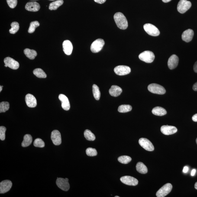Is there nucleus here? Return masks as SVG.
<instances>
[{"instance_id":"1","label":"nucleus","mask_w":197,"mask_h":197,"mask_svg":"<svg viewBox=\"0 0 197 197\" xmlns=\"http://www.w3.org/2000/svg\"><path fill=\"white\" fill-rule=\"evenodd\" d=\"M114 21L119 28L125 30L128 27V24L127 19L122 13L118 12L114 14Z\"/></svg>"},{"instance_id":"2","label":"nucleus","mask_w":197,"mask_h":197,"mask_svg":"<svg viewBox=\"0 0 197 197\" xmlns=\"http://www.w3.org/2000/svg\"><path fill=\"white\" fill-rule=\"evenodd\" d=\"M148 89L150 92L155 94L163 95L166 93V90L163 86L158 84L152 83L148 86Z\"/></svg>"},{"instance_id":"3","label":"nucleus","mask_w":197,"mask_h":197,"mask_svg":"<svg viewBox=\"0 0 197 197\" xmlns=\"http://www.w3.org/2000/svg\"><path fill=\"white\" fill-rule=\"evenodd\" d=\"M139 58L142 61L146 63H152L154 60L155 56L152 52L150 51H145L139 55Z\"/></svg>"},{"instance_id":"4","label":"nucleus","mask_w":197,"mask_h":197,"mask_svg":"<svg viewBox=\"0 0 197 197\" xmlns=\"http://www.w3.org/2000/svg\"><path fill=\"white\" fill-rule=\"evenodd\" d=\"M105 43L102 39H98L93 42L91 46V50L92 53H97L101 51L103 48Z\"/></svg>"},{"instance_id":"5","label":"nucleus","mask_w":197,"mask_h":197,"mask_svg":"<svg viewBox=\"0 0 197 197\" xmlns=\"http://www.w3.org/2000/svg\"><path fill=\"white\" fill-rule=\"evenodd\" d=\"M191 5L192 4L189 1L180 0L177 5V10L180 13H184L191 8Z\"/></svg>"},{"instance_id":"6","label":"nucleus","mask_w":197,"mask_h":197,"mask_svg":"<svg viewBox=\"0 0 197 197\" xmlns=\"http://www.w3.org/2000/svg\"><path fill=\"white\" fill-rule=\"evenodd\" d=\"M143 28L145 31L149 35L153 36H157L160 34V32L157 27L153 24H146L143 26Z\"/></svg>"},{"instance_id":"7","label":"nucleus","mask_w":197,"mask_h":197,"mask_svg":"<svg viewBox=\"0 0 197 197\" xmlns=\"http://www.w3.org/2000/svg\"><path fill=\"white\" fill-rule=\"evenodd\" d=\"M172 189V185L170 183H167L162 187L156 193L157 197H164L171 192Z\"/></svg>"},{"instance_id":"8","label":"nucleus","mask_w":197,"mask_h":197,"mask_svg":"<svg viewBox=\"0 0 197 197\" xmlns=\"http://www.w3.org/2000/svg\"><path fill=\"white\" fill-rule=\"evenodd\" d=\"M68 178L63 179L62 178H57L56 180V184L58 187L64 191H67L70 188V185Z\"/></svg>"},{"instance_id":"9","label":"nucleus","mask_w":197,"mask_h":197,"mask_svg":"<svg viewBox=\"0 0 197 197\" xmlns=\"http://www.w3.org/2000/svg\"><path fill=\"white\" fill-rule=\"evenodd\" d=\"M139 144L145 150L152 152L154 150V147L149 140L145 138H140L139 140Z\"/></svg>"},{"instance_id":"10","label":"nucleus","mask_w":197,"mask_h":197,"mask_svg":"<svg viewBox=\"0 0 197 197\" xmlns=\"http://www.w3.org/2000/svg\"><path fill=\"white\" fill-rule=\"evenodd\" d=\"M114 71L117 75L124 76L130 73L131 72V69L128 66H119L115 68Z\"/></svg>"},{"instance_id":"11","label":"nucleus","mask_w":197,"mask_h":197,"mask_svg":"<svg viewBox=\"0 0 197 197\" xmlns=\"http://www.w3.org/2000/svg\"><path fill=\"white\" fill-rule=\"evenodd\" d=\"M6 67H8L13 69H17L19 68L20 64L18 61L10 57L5 58L4 60Z\"/></svg>"},{"instance_id":"12","label":"nucleus","mask_w":197,"mask_h":197,"mask_svg":"<svg viewBox=\"0 0 197 197\" xmlns=\"http://www.w3.org/2000/svg\"><path fill=\"white\" fill-rule=\"evenodd\" d=\"M120 180L125 184L130 186H136L138 182V180L136 178L128 176L122 177L120 178Z\"/></svg>"},{"instance_id":"13","label":"nucleus","mask_w":197,"mask_h":197,"mask_svg":"<svg viewBox=\"0 0 197 197\" xmlns=\"http://www.w3.org/2000/svg\"><path fill=\"white\" fill-rule=\"evenodd\" d=\"M12 182L9 180L2 181L0 183V193L5 194L8 192L12 186Z\"/></svg>"},{"instance_id":"14","label":"nucleus","mask_w":197,"mask_h":197,"mask_svg":"<svg viewBox=\"0 0 197 197\" xmlns=\"http://www.w3.org/2000/svg\"><path fill=\"white\" fill-rule=\"evenodd\" d=\"M51 139L53 144L55 145H59L61 144V135L58 130H54L52 131Z\"/></svg>"},{"instance_id":"15","label":"nucleus","mask_w":197,"mask_h":197,"mask_svg":"<svg viewBox=\"0 0 197 197\" xmlns=\"http://www.w3.org/2000/svg\"><path fill=\"white\" fill-rule=\"evenodd\" d=\"M161 131L163 134L169 135L176 133L177 131V129L176 127L173 126L163 125L161 128Z\"/></svg>"},{"instance_id":"16","label":"nucleus","mask_w":197,"mask_h":197,"mask_svg":"<svg viewBox=\"0 0 197 197\" xmlns=\"http://www.w3.org/2000/svg\"><path fill=\"white\" fill-rule=\"evenodd\" d=\"M25 101L27 106L31 108H34L37 106V102L36 98L31 94H27L25 96Z\"/></svg>"},{"instance_id":"17","label":"nucleus","mask_w":197,"mask_h":197,"mask_svg":"<svg viewBox=\"0 0 197 197\" xmlns=\"http://www.w3.org/2000/svg\"><path fill=\"white\" fill-rule=\"evenodd\" d=\"M59 98L61 101L62 108L65 110H69L70 109V105L67 97L64 94H61L59 95Z\"/></svg>"},{"instance_id":"18","label":"nucleus","mask_w":197,"mask_h":197,"mask_svg":"<svg viewBox=\"0 0 197 197\" xmlns=\"http://www.w3.org/2000/svg\"><path fill=\"white\" fill-rule=\"evenodd\" d=\"M179 59L177 56L175 54L172 55L170 56L168 61V66L170 69L175 68L178 66Z\"/></svg>"},{"instance_id":"19","label":"nucleus","mask_w":197,"mask_h":197,"mask_svg":"<svg viewBox=\"0 0 197 197\" xmlns=\"http://www.w3.org/2000/svg\"><path fill=\"white\" fill-rule=\"evenodd\" d=\"M25 8L27 11L36 12L40 9V6L37 2H30L26 4Z\"/></svg>"},{"instance_id":"20","label":"nucleus","mask_w":197,"mask_h":197,"mask_svg":"<svg viewBox=\"0 0 197 197\" xmlns=\"http://www.w3.org/2000/svg\"><path fill=\"white\" fill-rule=\"evenodd\" d=\"M194 35L193 30L191 29L185 30L182 34V39L184 41L188 43L192 40Z\"/></svg>"},{"instance_id":"21","label":"nucleus","mask_w":197,"mask_h":197,"mask_svg":"<svg viewBox=\"0 0 197 197\" xmlns=\"http://www.w3.org/2000/svg\"><path fill=\"white\" fill-rule=\"evenodd\" d=\"M63 51L64 53L67 55H70L72 53L73 50V46L70 41L69 40H65L63 43Z\"/></svg>"},{"instance_id":"22","label":"nucleus","mask_w":197,"mask_h":197,"mask_svg":"<svg viewBox=\"0 0 197 197\" xmlns=\"http://www.w3.org/2000/svg\"><path fill=\"white\" fill-rule=\"evenodd\" d=\"M122 92V90L119 87L113 85L111 86L109 89V92L111 96L117 97L121 95Z\"/></svg>"},{"instance_id":"23","label":"nucleus","mask_w":197,"mask_h":197,"mask_svg":"<svg viewBox=\"0 0 197 197\" xmlns=\"http://www.w3.org/2000/svg\"><path fill=\"white\" fill-rule=\"evenodd\" d=\"M152 112L154 115L159 116H162L166 115L167 113L166 110L160 107H156L153 108Z\"/></svg>"},{"instance_id":"24","label":"nucleus","mask_w":197,"mask_h":197,"mask_svg":"<svg viewBox=\"0 0 197 197\" xmlns=\"http://www.w3.org/2000/svg\"><path fill=\"white\" fill-rule=\"evenodd\" d=\"M32 140V137L30 134H26L24 136V140L22 143V146L23 147H27L31 144Z\"/></svg>"},{"instance_id":"25","label":"nucleus","mask_w":197,"mask_h":197,"mask_svg":"<svg viewBox=\"0 0 197 197\" xmlns=\"http://www.w3.org/2000/svg\"><path fill=\"white\" fill-rule=\"evenodd\" d=\"M24 54L29 59L33 60L37 56V53L35 50L27 48L24 50Z\"/></svg>"},{"instance_id":"26","label":"nucleus","mask_w":197,"mask_h":197,"mask_svg":"<svg viewBox=\"0 0 197 197\" xmlns=\"http://www.w3.org/2000/svg\"><path fill=\"white\" fill-rule=\"evenodd\" d=\"M136 169L139 173L145 174L147 172V168L144 163L142 162H138L136 165Z\"/></svg>"},{"instance_id":"27","label":"nucleus","mask_w":197,"mask_h":197,"mask_svg":"<svg viewBox=\"0 0 197 197\" xmlns=\"http://www.w3.org/2000/svg\"><path fill=\"white\" fill-rule=\"evenodd\" d=\"M64 3L63 0H57L51 3L49 6V9L50 10H56L58 8L61 6Z\"/></svg>"},{"instance_id":"28","label":"nucleus","mask_w":197,"mask_h":197,"mask_svg":"<svg viewBox=\"0 0 197 197\" xmlns=\"http://www.w3.org/2000/svg\"><path fill=\"white\" fill-rule=\"evenodd\" d=\"M92 92L94 98L96 100H99L101 97V92L99 88L96 85H93Z\"/></svg>"},{"instance_id":"29","label":"nucleus","mask_w":197,"mask_h":197,"mask_svg":"<svg viewBox=\"0 0 197 197\" xmlns=\"http://www.w3.org/2000/svg\"><path fill=\"white\" fill-rule=\"evenodd\" d=\"M34 74L37 77L40 78H45L47 77L46 74L43 69L41 68L35 69L33 72Z\"/></svg>"},{"instance_id":"30","label":"nucleus","mask_w":197,"mask_h":197,"mask_svg":"<svg viewBox=\"0 0 197 197\" xmlns=\"http://www.w3.org/2000/svg\"><path fill=\"white\" fill-rule=\"evenodd\" d=\"M85 138L89 141H93L95 140L96 137L93 133L89 130H86L84 132Z\"/></svg>"},{"instance_id":"31","label":"nucleus","mask_w":197,"mask_h":197,"mask_svg":"<svg viewBox=\"0 0 197 197\" xmlns=\"http://www.w3.org/2000/svg\"><path fill=\"white\" fill-rule=\"evenodd\" d=\"M132 109L131 105H122L119 107L118 111L119 112L125 113L131 111Z\"/></svg>"},{"instance_id":"32","label":"nucleus","mask_w":197,"mask_h":197,"mask_svg":"<svg viewBox=\"0 0 197 197\" xmlns=\"http://www.w3.org/2000/svg\"><path fill=\"white\" fill-rule=\"evenodd\" d=\"M11 28L9 30L10 33L11 34H14L18 31L20 28L19 24L16 22H14L11 23Z\"/></svg>"},{"instance_id":"33","label":"nucleus","mask_w":197,"mask_h":197,"mask_svg":"<svg viewBox=\"0 0 197 197\" xmlns=\"http://www.w3.org/2000/svg\"><path fill=\"white\" fill-rule=\"evenodd\" d=\"M40 24L38 21H34L32 22L30 24L29 28L28 29V33H32L34 32L35 30L37 27L40 26Z\"/></svg>"},{"instance_id":"34","label":"nucleus","mask_w":197,"mask_h":197,"mask_svg":"<svg viewBox=\"0 0 197 197\" xmlns=\"http://www.w3.org/2000/svg\"><path fill=\"white\" fill-rule=\"evenodd\" d=\"M10 108L9 103L7 102H3L0 103V112H5L8 110Z\"/></svg>"},{"instance_id":"35","label":"nucleus","mask_w":197,"mask_h":197,"mask_svg":"<svg viewBox=\"0 0 197 197\" xmlns=\"http://www.w3.org/2000/svg\"><path fill=\"white\" fill-rule=\"evenodd\" d=\"M131 158L129 156H120L118 158V161L123 164H127L131 161Z\"/></svg>"},{"instance_id":"36","label":"nucleus","mask_w":197,"mask_h":197,"mask_svg":"<svg viewBox=\"0 0 197 197\" xmlns=\"http://www.w3.org/2000/svg\"><path fill=\"white\" fill-rule=\"evenodd\" d=\"M35 147H43L45 146L44 141L41 139L37 138L34 140L33 143Z\"/></svg>"},{"instance_id":"37","label":"nucleus","mask_w":197,"mask_h":197,"mask_svg":"<svg viewBox=\"0 0 197 197\" xmlns=\"http://www.w3.org/2000/svg\"><path fill=\"white\" fill-rule=\"evenodd\" d=\"M86 153L87 156H95L97 155L96 149L91 147L88 148L87 149Z\"/></svg>"},{"instance_id":"38","label":"nucleus","mask_w":197,"mask_h":197,"mask_svg":"<svg viewBox=\"0 0 197 197\" xmlns=\"http://www.w3.org/2000/svg\"><path fill=\"white\" fill-rule=\"evenodd\" d=\"M6 128L3 126L0 127V139L1 140H4L5 139V132Z\"/></svg>"},{"instance_id":"39","label":"nucleus","mask_w":197,"mask_h":197,"mask_svg":"<svg viewBox=\"0 0 197 197\" xmlns=\"http://www.w3.org/2000/svg\"><path fill=\"white\" fill-rule=\"evenodd\" d=\"M8 6L11 8H14L17 6V0H7Z\"/></svg>"},{"instance_id":"40","label":"nucleus","mask_w":197,"mask_h":197,"mask_svg":"<svg viewBox=\"0 0 197 197\" xmlns=\"http://www.w3.org/2000/svg\"><path fill=\"white\" fill-rule=\"evenodd\" d=\"M106 0H94L95 2L98 4H103L105 2Z\"/></svg>"},{"instance_id":"41","label":"nucleus","mask_w":197,"mask_h":197,"mask_svg":"<svg viewBox=\"0 0 197 197\" xmlns=\"http://www.w3.org/2000/svg\"><path fill=\"white\" fill-rule=\"evenodd\" d=\"M192 119L193 121L195 122H197V114H195L192 117Z\"/></svg>"},{"instance_id":"42","label":"nucleus","mask_w":197,"mask_h":197,"mask_svg":"<svg viewBox=\"0 0 197 197\" xmlns=\"http://www.w3.org/2000/svg\"><path fill=\"white\" fill-rule=\"evenodd\" d=\"M194 71H195L196 73H197V61L194 64Z\"/></svg>"},{"instance_id":"43","label":"nucleus","mask_w":197,"mask_h":197,"mask_svg":"<svg viewBox=\"0 0 197 197\" xmlns=\"http://www.w3.org/2000/svg\"><path fill=\"white\" fill-rule=\"evenodd\" d=\"M188 169H189V168L188 166H185L184 167V168L183 172L184 173H186L188 172Z\"/></svg>"},{"instance_id":"44","label":"nucleus","mask_w":197,"mask_h":197,"mask_svg":"<svg viewBox=\"0 0 197 197\" xmlns=\"http://www.w3.org/2000/svg\"><path fill=\"white\" fill-rule=\"evenodd\" d=\"M193 89L194 91H197V82L194 85Z\"/></svg>"},{"instance_id":"45","label":"nucleus","mask_w":197,"mask_h":197,"mask_svg":"<svg viewBox=\"0 0 197 197\" xmlns=\"http://www.w3.org/2000/svg\"><path fill=\"white\" fill-rule=\"evenodd\" d=\"M196 172V170L195 169H193L191 173V176H194L195 175Z\"/></svg>"},{"instance_id":"46","label":"nucleus","mask_w":197,"mask_h":197,"mask_svg":"<svg viewBox=\"0 0 197 197\" xmlns=\"http://www.w3.org/2000/svg\"><path fill=\"white\" fill-rule=\"evenodd\" d=\"M172 0H162V1H163V2L165 3H167L169 2H170Z\"/></svg>"},{"instance_id":"47","label":"nucleus","mask_w":197,"mask_h":197,"mask_svg":"<svg viewBox=\"0 0 197 197\" xmlns=\"http://www.w3.org/2000/svg\"><path fill=\"white\" fill-rule=\"evenodd\" d=\"M195 188L197 190V182H196L195 185Z\"/></svg>"},{"instance_id":"48","label":"nucleus","mask_w":197,"mask_h":197,"mask_svg":"<svg viewBox=\"0 0 197 197\" xmlns=\"http://www.w3.org/2000/svg\"><path fill=\"white\" fill-rule=\"evenodd\" d=\"M3 87V86H1V85L0 86V92H1L2 91Z\"/></svg>"},{"instance_id":"49","label":"nucleus","mask_w":197,"mask_h":197,"mask_svg":"<svg viewBox=\"0 0 197 197\" xmlns=\"http://www.w3.org/2000/svg\"><path fill=\"white\" fill-rule=\"evenodd\" d=\"M30 1H37V0H30Z\"/></svg>"},{"instance_id":"50","label":"nucleus","mask_w":197,"mask_h":197,"mask_svg":"<svg viewBox=\"0 0 197 197\" xmlns=\"http://www.w3.org/2000/svg\"><path fill=\"white\" fill-rule=\"evenodd\" d=\"M49 1H55V0H49Z\"/></svg>"},{"instance_id":"51","label":"nucleus","mask_w":197,"mask_h":197,"mask_svg":"<svg viewBox=\"0 0 197 197\" xmlns=\"http://www.w3.org/2000/svg\"><path fill=\"white\" fill-rule=\"evenodd\" d=\"M196 143H197V138L196 139Z\"/></svg>"},{"instance_id":"52","label":"nucleus","mask_w":197,"mask_h":197,"mask_svg":"<svg viewBox=\"0 0 197 197\" xmlns=\"http://www.w3.org/2000/svg\"><path fill=\"white\" fill-rule=\"evenodd\" d=\"M115 197H119V196H115Z\"/></svg>"}]
</instances>
